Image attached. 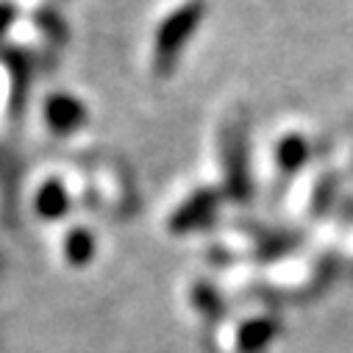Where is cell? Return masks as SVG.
<instances>
[{"label": "cell", "mask_w": 353, "mask_h": 353, "mask_svg": "<svg viewBox=\"0 0 353 353\" xmlns=\"http://www.w3.org/2000/svg\"><path fill=\"white\" fill-rule=\"evenodd\" d=\"M206 17V0H187L179 9H172L156 28L153 37V72L159 78H170L179 67L190 39L198 34Z\"/></svg>", "instance_id": "obj_1"}, {"label": "cell", "mask_w": 353, "mask_h": 353, "mask_svg": "<svg viewBox=\"0 0 353 353\" xmlns=\"http://www.w3.org/2000/svg\"><path fill=\"white\" fill-rule=\"evenodd\" d=\"M220 164H223V187L234 201L250 198V142L248 120L231 117L220 128Z\"/></svg>", "instance_id": "obj_2"}, {"label": "cell", "mask_w": 353, "mask_h": 353, "mask_svg": "<svg viewBox=\"0 0 353 353\" xmlns=\"http://www.w3.org/2000/svg\"><path fill=\"white\" fill-rule=\"evenodd\" d=\"M217 206H220V195H217V190H212V187H201V190L190 192V195L184 198V203L170 214V231L184 234V231H192V228L206 225V223L214 217Z\"/></svg>", "instance_id": "obj_3"}, {"label": "cell", "mask_w": 353, "mask_h": 353, "mask_svg": "<svg viewBox=\"0 0 353 353\" xmlns=\"http://www.w3.org/2000/svg\"><path fill=\"white\" fill-rule=\"evenodd\" d=\"M45 123L56 137H70L86 125V103L70 92H56L45 101Z\"/></svg>", "instance_id": "obj_4"}, {"label": "cell", "mask_w": 353, "mask_h": 353, "mask_svg": "<svg viewBox=\"0 0 353 353\" xmlns=\"http://www.w3.org/2000/svg\"><path fill=\"white\" fill-rule=\"evenodd\" d=\"M309 159H312V142H309V137L292 131V134H284L276 142L273 161H276L279 179H292V175H298L309 164Z\"/></svg>", "instance_id": "obj_5"}, {"label": "cell", "mask_w": 353, "mask_h": 353, "mask_svg": "<svg viewBox=\"0 0 353 353\" xmlns=\"http://www.w3.org/2000/svg\"><path fill=\"white\" fill-rule=\"evenodd\" d=\"M34 209L42 220H61L70 212V192L59 179H48L37 195H34Z\"/></svg>", "instance_id": "obj_6"}, {"label": "cell", "mask_w": 353, "mask_h": 353, "mask_svg": "<svg viewBox=\"0 0 353 353\" xmlns=\"http://www.w3.org/2000/svg\"><path fill=\"white\" fill-rule=\"evenodd\" d=\"M64 256H67L70 264H75V268L90 264L92 256H95V236L86 228H72L64 239Z\"/></svg>", "instance_id": "obj_7"}, {"label": "cell", "mask_w": 353, "mask_h": 353, "mask_svg": "<svg viewBox=\"0 0 353 353\" xmlns=\"http://www.w3.org/2000/svg\"><path fill=\"white\" fill-rule=\"evenodd\" d=\"M14 17H17V9L12 3H3V0H0V37L9 31V26L14 23Z\"/></svg>", "instance_id": "obj_8"}]
</instances>
